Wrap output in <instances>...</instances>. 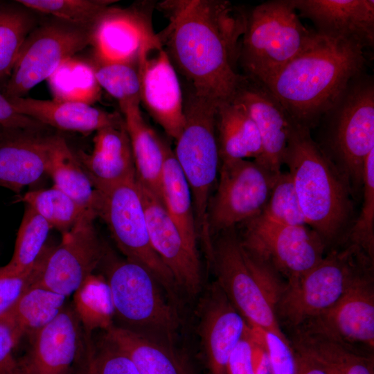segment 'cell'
<instances>
[{"instance_id": "ffe728a7", "label": "cell", "mask_w": 374, "mask_h": 374, "mask_svg": "<svg viewBox=\"0 0 374 374\" xmlns=\"http://www.w3.org/2000/svg\"><path fill=\"white\" fill-rule=\"evenodd\" d=\"M232 100L244 107L258 130L262 152L255 161L280 173L291 126L285 110L263 82L246 75Z\"/></svg>"}, {"instance_id": "cb8c5ba5", "label": "cell", "mask_w": 374, "mask_h": 374, "mask_svg": "<svg viewBox=\"0 0 374 374\" xmlns=\"http://www.w3.org/2000/svg\"><path fill=\"white\" fill-rule=\"evenodd\" d=\"M90 153L80 151L76 157L94 188L114 185L136 178L130 139L125 123L96 132Z\"/></svg>"}, {"instance_id": "30bf717a", "label": "cell", "mask_w": 374, "mask_h": 374, "mask_svg": "<svg viewBox=\"0 0 374 374\" xmlns=\"http://www.w3.org/2000/svg\"><path fill=\"white\" fill-rule=\"evenodd\" d=\"M242 224V248L269 263L286 282L305 274L325 256V242L308 226L281 224L260 215Z\"/></svg>"}, {"instance_id": "836d02e7", "label": "cell", "mask_w": 374, "mask_h": 374, "mask_svg": "<svg viewBox=\"0 0 374 374\" xmlns=\"http://www.w3.org/2000/svg\"><path fill=\"white\" fill-rule=\"evenodd\" d=\"M51 227L33 208L25 204L24 213L17 231L12 256L0 271L19 274L30 270L46 248Z\"/></svg>"}, {"instance_id": "681fc988", "label": "cell", "mask_w": 374, "mask_h": 374, "mask_svg": "<svg viewBox=\"0 0 374 374\" xmlns=\"http://www.w3.org/2000/svg\"><path fill=\"white\" fill-rule=\"evenodd\" d=\"M309 350L325 361L328 366L330 374H344L341 364L327 340L321 338L314 339L311 342Z\"/></svg>"}, {"instance_id": "ab89813d", "label": "cell", "mask_w": 374, "mask_h": 374, "mask_svg": "<svg viewBox=\"0 0 374 374\" xmlns=\"http://www.w3.org/2000/svg\"><path fill=\"white\" fill-rule=\"evenodd\" d=\"M363 204L349 232L350 243L374 260V150L367 156L363 174Z\"/></svg>"}, {"instance_id": "60d3db41", "label": "cell", "mask_w": 374, "mask_h": 374, "mask_svg": "<svg viewBox=\"0 0 374 374\" xmlns=\"http://www.w3.org/2000/svg\"><path fill=\"white\" fill-rule=\"evenodd\" d=\"M83 337L86 348L83 374H139L131 359L105 336L98 344L91 335Z\"/></svg>"}, {"instance_id": "7bdbcfd3", "label": "cell", "mask_w": 374, "mask_h": 374, "mask_svg": "<svg viewBox=\"0 0 374 374\" xmlns=\"http://www.w3.org/2000/svg\"><path fill=\"white\" fill-rule=\"evenodd\" d=\"M267 352L273 374H296L293 347L286 336L258 328Z\"/></svg>"}, {"instance_id": "83f0119b", "label": "cell", "mask_w": 374, "mask_h": 374, "mask_svg": "<svg viewBox=\"0 0 374 374\" xmlns=\"http://www.w3.org/2000/svg\"><path fill=\"white\" fill-rule=\"evenodd\" d=\"M105 337L131 359L139 374H189L173 347L114 325Z\"/></svg>"}, {"instance_id": "6da1fadb", "label": "cell", "mask_w": 374, "mask_h": 374, "mask_svg": "<svg viewBox=\"0 0 374 374\" xmlns=\"http://www.w3.org/2000/svg\"><path fill=\"white\" fill-rule=\"evenodd\" d=\"M168 24L157 34L193 92L216 104L231 100L244 75L237 72L247 12L222 0L161 2Z\"/></svg>"}, {"instance_id": "4fadbf2b", "label": "cell", "mask_w": 374, "mask_h": 374, "mask_svg": "<svg viewBox=\"0 0 374 374\" xmlns=\"http://www.w3.org/2000/svg\"><path fill=\"white\" fill-rule=\"evenodd\" d=\"M90 42L89 30L73 25L47 24L30 32L20 49L4 95L23 97Z\"/></svg>"}, {"instance_id": "f907efd6", "label": "cell", "mask_w": 374, "mask_h": 374, "mask_svg": "<svg viewBox=\"0 0 374 374\" xmlns=\"http://www.w3.org/2000/svg\"><path fill=\"white\" fill-rule=\"evenodd\" d=\"M259 335V347L258 350L256 374H273L271 363L265 348L259 330L256 328Z\"/></svg>"}, {"instance_id": "7dc6e473", "label": "cell", "mask_w": 374, "mask_h": 374, "mask_svg": "<svg viewBox=\"0 0 374 374\" xmlns=\"http://www.w3.org/2000/svg\"><path fill=\"white\" fill-rule=\"evenodd\" d=\"M18 343L11 326L0 319V374H12L17 368L13 351Z\"/></svg>"}, {"instance_id": "4dcf8cb0", "label": "cell", "mask_w": 374, "mask_h": 374, "mask_svg": "<svg viewBox=\"0 0 374 374\" xmlns=\"http://www.w3.org/2000/svg\"><path fill=\"white\" fill-rule=\"evenodd\" d=\"M46 175L53 181V186L94 213L96 190L77 157L61 136H55Z\"/></svg>"}, {"instance_id": "8fae6325", "label": "cell", "mask_w": 374, "mask_h": 374, "mask_svg": "<svg viewBox=\"0 0 374 374\" xmlns=\"http://www.w3.org/2000/svg\"><path fill=\"white\" fill-rule=\"evenodd\" d=\"M280 173L269 170L255 160L221 161L217 190L208 211L211 235L258 215Z\"/></svg>"}, {"instance_id": "5bb4252c", "label": "cell", "mask_w": 374, "mask_h": 374, "mask_svg": "<svg viewBox=\"0 0 374 374\" xmlns=\"http://www.w3.org/2000/svg\"><path fill=\"white\" fill-rule=\"evenodd\" d=\"M96 215L87 211L61 242L48 247L41 271L33 285L66 297L73 294L100 265L107 249L94 226Z\"/></svg>"}, {"instance_id": "2e32d148", "label": "cell", "mask_w": 374, "mask_h": 374, "mask_svg": "<svg viewBox=\"0 0 374 374\" xmlns=\"http://www.w3.org/2000/svg\"><path fill=\"white\" fill-rule=\"evenodd\" d=\"M152 8H107L89 30L95 59L139 64L142 54L159 43L151 23Z\"/></svg>"}, {"instance_id": "5b68a950", "label": "cell", "mask_w": 374, "mask_h": 374, "mask_svg": "<svg viewBox=\"0 0 374 374\" xmlns=\"http://www.w3.org/2000/svg\"><path fill=\"white\" fill-rule=\"evenodd\" d=\"M217 104L199 97L193 91L184 98L185 124L173 150L189 185L199 239L208 261L213 242L208 223L211 195L220 169L215 114Z\"/></svg>"}, {"instance_id": "d6a6232c", "label": "cell", "mask_w": 374, "mask_h": 374, "mask_svg": "<svg viewBox=\"0 0 374 374\" xmlns=\"http://www.w3.org/2000/svg\"><path fill=\"white\" fill-rule=\"evenodd\" d=\"M73 294V310L84 335L98 329L106 331L113 326L114 310L105 278L91 274Z\"/></svg>"}, {"instance_id": "1f68e13d", "label": "cell", "mask_w": 374, "mask_h": 374, "mask_svg": "<svg viewBox=\"0 0 374 374\" xmlns=\"http://www.w3.org/2000/svg\"><path fill=\"white\" fill-rule=\"evenodd\" d=\"M47 80L54 100L91 105L100 98L93 66L75 56L62 62Z\"/></svg>"}, {"instance_id": "7a4b0ae2", "label": "cell", "mask_w": 374, "mask_h": 374, "mask_svg": "<svg viewBox=\"0 0 374 374\" xmlns=\"http://www.w3.org/2000/svg\"><path fill=\"white\" fill-rule=\"evenodd\" d=\"M366 62L359 45L316 31L310 44L265 84L293 123L310 129L366 73Z\"/></svg>"}, {"instance_id": "d6986e66", "label": "cell", "mask_w": 374, "mask_h": 374, "mask_svg": "<svg viewBox=\"0 0 374 374\" xmlns=\"http://www.w3.org/2000/svg\"><path fill=\"white\" fill-rule=\"evenodd\" d=\"M198 333L210 374H226L229 358L250 326L217 283H213L198 308Z\"/></svg>"}, {"instance_id": "8992f818", "label": "cell", "mask_w": 374, "mask_h": 374, "mask_svg": "<svg viewBox=\"0 0 374 374\" xmlns=\"http://www.w3.org/2000/svg\"><path fill=\"white\" fill-rule=\"evenodd\" d=\"M292 0L262 3L247 14L239 61L245 75L265 84L312 41Z\"/></svg>"}, {"instance_id": "f1b7e54d", "label": "cell", "mask_w": 374, "mask_h": 374, "mask_svg": "<svg viewBox=\"0 0 374 374\" xmlns=\"http://www.w3.org/2000/svg\"><path fill=\"white\" fill-rule=\"evenodd\" d=\"M161 202L183 237L198 251L199 240L189 185L168 146L161 179Z\"/></svg>"}, {"instance_id": "74e56055", "label": "cell", "mask_w": 374, "mask_h": 374, "mask_svg": "<svg viewBox=\"0 0 374 374\" xmlns=\"http://www.w3.org/2000/svg\"><path fill=\"white\" fill-rule=\"evenodd\" d=\"M32 23L24 12L0 8V81L9 78Z\"/></svg>"}, {"instance_id": "e0dca14e", "label": "cell", "mask_w": 374, "mask_h": 374, "mask_svg": "<svg viewBox=\"0 0 374 374\" xmlns=\"http://www.w3.org/2000/svg\"><path fill=\"white\" fill-rule=\"evenodd\" d=\"M141 103L165 131L177 140L185 124L184 98L177 71L160 43L139 62Z\"/></svg>"}, {"instance_id": "44dd1931", "label": "cell", "mask_w": 374, "mask_h": 374, "mask_svg": "<svg viewBox=\"0 0 374 374\" xmlns=\"http://www.w3.org/2000/svg\"><path fill=\"white\" fill-rule=\"evenodd\" d=\"M319 34L347 39L364 50L374 45L373 0H292Z\"/></svg>"}, {"instance_id": "e575fe53", "label": "cell", "mask_w": 374, "mask_h": 374, "mask_svg": "<svg viewBox=\"0 0 374 374\" xmlns=\"http://www.w3.org/2000/svg\"><path fill=\"white\" fill-rule=\"evenodd\" d=\"M17 201L33 208L51 229L58 230L62 234L69 231L89 211L55 186L28 191L19 196Z\"/></svg>"}, {"instance_id": "7402d4cb", "label": "cell", "mask_w": 374, "mask_h": 374, "mask_svg": "<svg viewBox=\"0 0 374 374\" xmlns=\"http://www.w3.org/2000/svg\"><path fill=\"white\" fill-rule=\"evenodd\" d=\"M81 325L73 309L65 308L33 332L29 352L18 366L24 374H69L81 343Z\"/></svg>"}, {"instance_id": "603a6c76", "label": "cell", "mask_w": 374, "mask_h": 374, "mask_svg": "<svg viewBox=\"0 0 374 374\" xmlns=\"http://www.w3.org/2000/svg\"><path fill=\"white\" fill-rule=\"evenodd\" d=\"M55 136L0 132V187L17 194L46 175Z\"/></svg>"}, {"instance_id": "9c48e42d", "label": "cell", "mask_w": 374, "mask_h": 374, "mask_svg": "<svg viewBox=\"0 0 374 374\" xmlns=\"http://www.w3.org/2000/svg\"><path fill=\"white\" fill-rule=\"evenodd\" d=\"M95 190L94 213L105 222L118 248L126 259L150 272L176 303L178 287L152 247L136 178Z\"/></svg>"}, {"instance_id": "d590c367", "label": "cell", "mask_w": 374, "mask_h": 374, "mask_svg": "<svg viewBox=\"0 0 374 374\" xmlns=\"http://www.w3.org/2000/svg\"><path fill=\"white\" fill-rule=\"evenodd\" d=\"M91 64L100 88L118 101L121 109L140 105L139 64L103 62L97 59Z\"/></svg>"}, {"instance_id": "484cf974", "label": "cell", "mask_w": 374, "mask_h": 374, "mask_svg": "<svg viewBox=\"0 0 374 374\" xmlns=\"http://www.w3.org/2000/svg\"><path fill=\"white\" fill-rule=\"evenodd\" d=\"M139 105H131L121 109L130 141L136 178L161 201V173L169 145L147 123Z\"/></svg>"}, {"instance_id": "b9f144b4", "label": "cell", "mask_w": 374, "mask_h": 374, "mask_svg": "<svg viewBox=\"0 0 374 374\" xmlns=\"http://www.w3.org/2000/svg\"><path fill=\"white\" fill-rule=\"evenodd\" d=\"M46 252V247L36 265L26 272L8 274L0 271V318L10 310L23 293L37 280Z\"/></svg>"}, {"instance_id": "816d5d0a", "label": "cell", "mask_w": 374, "mask_h": 374, "mask_svg": "<svg viewBox=\"0 0 374 374\" xmlns=\"http://www.w3.org/2000/svg\"><path fill=\"white\" fill-rule=\"evenodd\" d=\"M12 374H24V373L18 366L17 368L13 371Z\"/></svg>"}, {"instance_id": "ee69618b", "label": "cell", "mask_w": 374, "mask_h": 374, "mask_svg": "<svg viewBox=\"0 0 374 374\" xmlns=\"http://www.w3.org/2000/svg\"><path fill=\"white\" fill-rule=\"evenodd\" d=\"M258 347V331L250 326L229 358L226 374H256Z\"/></svg>"}, {"instance_id": "8d00e7d4", "label": "cell", "mask_w": 374, "mask_h": 374, "mask_svg": "<svg viewBox=\"0 0 374 374\" xmlns=\"http://www.w3.org/2000/svg\"><path fill=\"white\" fill-rule=\"evenodd\" d=\"M116 1L110 0H19V3L32 10L51 15L73 26L94 24L98 17Z\"/></svg>"}, {"instance_id": "d4e9b609", "label": "cell", "mask_w": 374, "mask_h": 374, "mask_svg": "<svg viewBox=\"0 0 374 374\" xmlns=\"http://www.w3.org/2000/svg\"><path fill=\"white\" fill-rule=\"evenodd\" d=\"M8 99L18 113L43 125H51L64 131L88 134L124 123L123 118L118 114L83 103L24 97Z\"/></svg>"}, {"instance_id": "f546056e", "label": "cell", "mask_w": 374, "mask_h": 374, "mask_svg": "<svg viewBox=\"0 0 374 374\" xmlns=\"http://www.w3.org/2000/svg\"><path fill=\"white\" fill-rule=\"evenodd\" d=\"M66 296L32 285L0 319L12 328L17 341L51 322L65 308Z\"/></svg>"}, {"instance_id": "ac0fdd59", "label": "cell", "mask_w": 374, "mask_h": 374, "mask_svg": "<svg viewBox=\"0 0 374 374\" xmlns=\"http://www.w3.org/2000/svg\"><path fill=\"white\" fill-rule=\"evenodd\" d=\"M152 247L171 272L178 287L193 296L202 287L199 251L193 249L161 201L138 181Z\"/></svg>"}, {"instance_id": "52a82bcc", "label": "cell", "mask_w": 374, "mask_h": 374, "mask_svg": "<svg viewBox=\"0 0 374 374\" xmlns=\"http://www.w3.org/2000/svg\"><path fill=\"white\" fill-rule=\"evenodd\" d=\"M373 268V260L354 244L332 250L305 274L286 282L275 307L277 319L299 328L332 307Z\"/></svg>"}, {"instance_id": "4316f807", "label": "cell", "mask_w": 374, "mask_h": 374, "mask_svg": "<svg viewBox=\"0 0 374 374\" xmlns=\"http://www.w3.org/2000/svg\"><path fill=\"white\" fill-rule=\"evenodd\" d=\"M215 125L221 161L258 159L262 148L258 130L244 107L234 100L219 103Z\"/></svg>"}, {"instance_id": "f5cc1de1", "label": "cell", "mask_w": 374, "mask_h": 374, "mask_svg": "<svg viewBox=\"0 0 374 374\" xmlns=\"http://www.w3.org/2000/svg\"></svg>"}, {"instance_id": "c3c4849f", "label": "cell", "mask_w": 374, "mask_h": 374, "mask_svg": "<svg viewBox=\"0 0 374 374\" xmlns=\"http://www.w3.org/2000/svg\"><path fill=\"white\" fill-rule=\"evenodd\" d=\"M296 361V374H330L327 364L319 355L295 342L291 343Z\"/></svg>"}, {"instance_id": "9a60e30c", "label": "cell", "mask_w": 374, "mask_h": 374, "mask_svg": "<svg viewBox=\"0 0 374 374\" xmlns=\"http://www.w3.org/2000/svg\"><path fill=\"white\" fill-rule=\"evenodd\" d=\"M296 330L323 335L355 348L360 346L373 351V270L359 277L332 307Z\"/></svg>"}, {"instance_id": "f35d334b", "label": "cell", "mask_w": 374, "mask_h": 374, "mask_svg": "<svg viewBox=\"0 0 374 374\" xmlns=\"http://www.w3.org/2000/svg\"><path fill=\"white\" fill-rule=\"evenodd\" d=\"M271 222L290 226H308L290 173L281 172L259 214Z\"/></svg>"}, {"instance_id": "3957f363", "label": "cell", "mask_w": 374, "mask_h": 374, "mask_svg": "<svg viewBox=\"0 0 374 374\" xmlns=\"http://www.w3.org/2000/svg\"><path fill=\"white\" fill-rule=\"evenodd\" d=\"M283 164L288 167L307 225L326 245L338 240L353 223V190L312 139L310 129L291 121Z\"/></svg>"}, {"instance_id": "277c9868", "label": "cell", "mask_w": 374, "mask_h": 374, "mask_svg": "<svg viewBox=\"0 0 374 374\" xmlns=\"http://www.w3.org/2000/svg\"><path fill=\"white\" fill-rule=\"evenodd\" d=\"M104 260L114 316L126 326L123 328L175 348L180 319L160 283L137 262L109 257L107 251Z\"/></svg>"}, {"instance_id": "bcb514c9", "label": "cell", "mask_w": 374, "mask_h": 374, "mask_svg": "<svg viewBox=\"0 0 374 374\" xmlns=\"http://www.w3.org/2000/svg\"><path fill=\"white\" fill-rule=\"evenodd\" d=\"M42 126L37 121L18 113L4 93L0 92V127L9 130L33 131Z\"/></svg>"}, {"instance_id": "ba28073f", "label": "cell", "mask_w": 374, "mask_h": 374, "mask_svg": "<svg viewBox=\"0 0 374 374\" xmlns=\"http://www.w3.org/2000/svg\"><path fill=\"white\" fill-rule=\"evenodd\" d=\"M324 118L321 148L348 181L353 192L362 186L364 163L374 150V82L366 73L355 78Z\"/></svg>"}, {"instance_id": "f6af8a7d", "label": "cell", "mask_w": 374, "mask_h": 374, "mask_svg": "<svg viewBox=\"0 0 374 374\" xmlns=\"http://www.w3.org/2000/svg\"><path fill=\"white\" fill-rule=\"evenodd\" d=\"M330 344L344 374H374L373 355L334 339H330Z\"/></svg>"}, {"instance_id": "7c38bea8", "label": "cell", "mask_w": 374, "mask_h": 374, "mask_svg": "<svg viewBox=\"0 0 374 374\" xmlns=\"http://www.w3.org/2000/svg\"><path fill=\"white\" fill-rule=\"evenodd\" d=\"M217 282L250 326L284 335L275 303L249 267L234 228L222 231L213 243L211 261Z\"/></svg>"}]
</instances>
